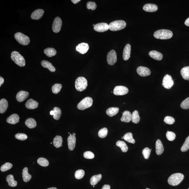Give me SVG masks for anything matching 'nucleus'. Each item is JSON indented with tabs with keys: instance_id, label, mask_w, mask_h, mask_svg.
I'll return each mask as SVG.
<instances>
[{
	"instance_id": "obj_1",
	"label": "nucleus",
	"mask_w": 189,
	"mask_h": 189,
	"mask_svg": "<svg viewBox=\"0 0 189 189\" xmlns=\"http://www.w3.org/2000/svg\"><path fill=\"white\" fill-rule=\"evenodd\" d=\"M173 35L172 31L169 30L162 29L155 31L153 36L157 39L165 40L171 38Z\"/></svg>"
},
{
	"instance_id": "obj_2",
	"label": "nucleus",
	"mask_w": 189,
	"mask_h": 189,
	"mask_svg": "<svg viewBox=\"0 0 189 189\" xmlns=\"http://www.w3.org/2000/svg\"><path fill=\"white\" fill-rule=\"evenodd\" d=\"M184 177L183 174L181 173H176L169 176L168 179V183L172 186H176L181 183Z\"/></svg>"
},
{
	"instance_id": "obj_3",
	"label": "nucleus",
	"mask_w": 189,
	"mask_h": 189,
	"mask_svg": "<svg viewBox=\"0 0 189 189\" xmlns=\"http://www.w3.org/2000/svg\"><path fill=\"white\" fill-rule=\"evenodd\" d=\"M109 26V30H110L118 31L124 29L126 26V23L123 20H116L111 22Z\"/></svg>"
},
{
	"instance_id": "obj_4",
	"label": "nucleus",
	"mask_w": 189,
	"mask_h": 189,
	"mask_svg": "<svg viewBox=\"0 0 189 189\" xmlns=\"http://www.w3.org/2000/svg\"><path fill=\"white\" fill-rule=\"evenodd\" d=\"M11 58L15 64L20 67H24L26 65L25 60L24 58L17 51H13L12 53Z\"/></svg>"
},
{
	"instance_id": "obj_5",
	"label": "nucleus",
	"mask_w": 189,
	"mask_h": 189,
	"mask_svg": "<svg viewBox=\"0 0 189 189\" xmlns=\"http://www.w3.org/2000/svg\"><path fill=\"white\" fill-rule=\"evenodd\" d=\"M88 86V82L86 79L83 77H79L76 79L75 86L78 91H82L86 89Z\"/></svg>"
},
{
	"instance_id": "obj_6",
	"label": "nucleus",
	"mask_w": 189,
	"mask_h": 189,
	"mask_svg": "<svg viewBox=\"0 0 189 189\" xmlns=\"http://www.w3.org/2000/svg\"><path fill=\"white\" fill-rule=\"evenodd\" d=\"M93 100L91 97H87L83 99L77 105V108L80 110L85 109L91 107L93 105Z\"/></svg>"
},
{
	"instance_id": "obj_7",
	"label": "nucleus",
	"mask_w": 189,
	"mask_h": 189,
	"mask_svg": "<svg viewBox=\"0 0 189 189\" xmlns=\"http://www.w3.org/2000/svg\"><path fill=\"white\" fill-rule=\"evenodd\" d=\"M15 38L19 44L22 45H27L30 42L29 37L21 32L16 33Z\"/></svg>"
},
{
	"instance_id": "obj_8",
	"label": "nucleus",
	"mask_w": 189,
	"mask_h": 189,
	"mask_svg": "<svg viewBox=\"0 0 189 189\" xmlns=\"http://www.w3.org/2000/svg\"><path fill=\"white\" fill-rule=\"evenodd\" d=\"M174 83L172 77L168 74L164 77L162 80V85L166 89H169L174 86Z\"/></svg>"
},
{
	"instance_id": "obj_9",
	"label": "nucleus",
	"mask_w": 189,
	"mask_h": 189,
	"mask_svg": "<svg viewBox=\"0 0 189 189\" xmlns=\"http://www.w3.org/2000/svg\"><path fill=\"white\" fill-rule=\"evenodd\" d=\"M117 61V54L114 50H111L107 53V63L111 66H112Z\"/></svg>"
},
{
	"instance_id": "obj_10",
	"label": "nucleus",
	"mask_w": 189,
	"mask_h": 189,
	"mask_svg": "<svg viewBox=\"0 0 189 189\" xmlns=\"http://www.w3.org/2000/svg\"><path fill=\"white\" fill-rule=\"evenodd\" d=\"M62 25V21L59 17L55 18L52 25V30L54 33H58L61 30Z\"/></svg>"
},
{
	"instance_id": "obj_11",
	"label": "nucleus",
	"mask_w": 189,
	"mask_h": 189,
	"mask_svg": "<svg viewBox=\"0 0 189 189\" xmlns=\"http://www.w3.org/2000/svg\"><path fill=\"white\" fill-rule=\"evenodd\" d=\"M129 92L128 88L123 86H117L114 89V94L116 95H124Z\"/></svg>"
},
{
	"instance_id": "obj_12",
	"label": "nucleus",
	"mask_w": 189,
	"mask_h": 189,
	"mask_svg": "<svg viewBox=\"0 0 189 189\" xmlns=\"http://www.w3.org/2000/svg\"><path fill=\"white\" fill-rule=\"evenodd\" d=\"M93 29L98 32H103L109 30V26L106 23H100L95 25L93 27Z\"/></svg>"
},
{
	"instance_id": "obj_13",
	"label": "nucleus",
	"mask_w": 189,
	"mask_h": 189,
	"mask_svg": "<svg viewBox=\"0 0 189 189\" xmlns=\"http://www.w3.org/2000/svg\"><path fill=\"white\" fill-rule=\"evenodd\" d=\"M89 49V45L88 44L84 42L79 44L76 47V51L82 54L86 53Z\"/></svg>"
},
{
	"instance_id": "obj_14",
	"label": "nucleus",
	"mask_w": 189,
	"mask_h": 189,
	"mask_svg": "<svg viewBox=\"0 0 189 189\" xmlns=\"http://www.w3.org/2000/svg\"><path fill=\"white\" fill-rule=\"evenodd\" d=\"M137 72L139 75L142 77H147L150 75L151 72L149 68L143 66L138 67Z\"/></svg>"
},
{
	"instance_id": "obj_15",
	"label": "nucleus",
	"mask_w": 189,
	"mask_h": 189,
	"mask_svg": "<svg viewBox=\"0 0 189 189\" xmlns=\"http://www.w3.org/2000/svg\"><path fill=\"white\" fill-rule=\"evenodd\" d=\"M29 95V93L27 91H20L17 93L16 99L19 102H22L28 98Z\"/></svg>"
},
{
	"instance_id": "obj_16",
	"label": "nucleus",
	"mask_w": 189,
	"mask_h": 189,
	"mask_svg": "<svg viewBox=\"0 0 189 189\" xmlns=\"http://www.w3.org/2000/svg\"><path fill=\"white\" fill-rule=\"evenodd\" d=\"M68 144L69 149L70 151L73 150L75 146L76 138L75 136L70 134L68 138Z\"/></svg>"
},
{
	"instance_id": "obj_17",
	"label": "nucleus",
	"mask_w": 189,
	"mask_h": 189,
	"mask_svg": "<svg viewBox=\"0 0 189 189\" xmlns=\"http://www.w3.org/2000/svg\"><path fill=\"white\" fill-rule=\"evenodd\" d=\"M131 51V47L129 44H127L125 46L124 49L123 58L125 61L128 60L130 57Z\"/></svg>"
},
{
	"instance_id": "obj_18",
	"label": "nucleus",
	"mask_w": 189,
	"mask_h": 189,
	"mask_svg": "<svg viewBox=\"0 0 189 189\" xmlns=\"http://www.w3.org/2000/svg\"><path fill=\"white\" fill-rule=\"evenodd\" d=\"M44 13V10L42 9H39L36 10L32 13L31 18L33 20H38L41 18Z\"/></svg>"
},
{
	"instance_id": "obj_19",
	"label": "nucleus",
	"mask_w": 189,
	"mask_h": 189,
	"mask_svg": "<svg viewBox=\"0 0 189 189\" xmlns=\"http://www.w3.org/2000/svg\"><path fill=\"white\" fill-rule=\"evenodd\" d=\"M143 9L146 12H155L158 10V6L157 5L152 4H147L144 5Z\"/></svg>"
},
{
	"instance_id": "obj_20",
	"label": "nucleus",
	"mask_w": 189,
	"mask_h": 189,
	"mask_svg": "<svg viewBox=\"0 0 189 189\" xmlns=\"http://www.w3.org/2000/svg\"><path fill=\"white\" fill-rule=\"evenodd\" d=\"M39 103L35 101L32 99H30L27 100L25 103V106L27 108L30 109H36L38 106Z\"/></svg>"
},
{
	"instance_id": "obj_21",
	"label": "nucleus",
	"mask_w": 189,
	"mask_h": 189,
	"mask_svg": "<svg viewBox=\"0 0 189 189\" xmlns=\"http://www.w3.org/2000/svg\"><path fill=\"white\" fill-rule=\"evenodd\" d=\"M132 115L129 111H125L123 113V115L121 118L122 122L129 123L132 120Z\"/></svg>"
},
{
	"instance_id": "obj_22",
	"label": "nucleus",
	"mask_w": 189,
	"mask_h": 189,
	"mask_svg": "<svg viewBox=\"0 0 189 189\" xmlns=\"http://www.w3.org/2000/svg\"><path fill=\"white\" fill-rule=\"evenodd\" d=\"M19 117L17 114L12 115L7 118L6 121L10 124H15L19 122Z\"/></svg>"
},
{
	"instance_id": "obj_23",
	"label": "nucleus",
	"mask_w": 189,
	"mask_h": 189,
	"mask_svg": "<svg viewBox=\"0 0 189 189\" xmlns=\"http://www.w3.org/2000/svg\"><path fill=\"white\" fill-rule=\"evenodd\" d=\"M155 149H156V153L157 155H160L163 153L164 151V148L162 143L159 139H158L156 141L155 144Z\"/></svg>"
},
{
	"instance_id": "obj_24",
	"label": "nucleus",
	"mask_w": 189,
	"mask_h": 189,
	"mask_svg": "<svg viewBox=\"0 0 189 189\" xmlns=\"http://www.w3.org/2000/svg\"><path fill=\"white\" fill-rule=\"evenodd\" d=\"M149 55L153 59L157 60H161L163 56L161 53L155 51H152L149 53Z\"/></svg>"
},
{
	"instance_id": "obj_25",
	"label": "nucleus",
	"mask_w": 189,
	"mask_h": 189,
	"mask_svg": "<svg viewBox=\"0 0 189 189\" xmlns=\"http://www.w3.org/2000/svg\"><path fill=\"white\" fill-rule=\"evenodd\" d=\"M8 107V101L5 99H2L0 100V113L3 114L6 112Z\"/></svg>"
},
{
	"instance_id": "obj_26",
	"label": "nucleus",
	"mask_w": 189,
	"mask_h": 189,
	"mask_svg": "<svg viewBox=\"0 0 189 189\" xmlns=\"http://www.w3.org/2000/svg\"><path fill=\"white\" fill-rule=\"evenodd\" d=\"M41 65L44 68H47L51 72H54L56 71V68L53 66L52 63L46 60L41 61Z\"/></svg>"
},
{
	"instance_id": "obj_27",
	"label": "nucleus",
	"mask_w": 189,
	"mask_h": 189,
	"mask_svg": "<svg viewBox=\"0 0 189 189\" xmlns=\"http://www.w3.org/2000/svg\"><path fill=\"white\" fill-rule=\"evenodd\" d=\"M63 142V139L62 137L60 136H56L54 138L53 141V144L54 145L56 148H59L63 146L62 143Z\"/></svg>"
},
{
	"instance_id": "obj_28",
	"label": "nucleus",
	"mask_w": 189,
	"mask_h": 189,
	"mask_svg": "<svg viewBox=\"0 0 189 189\" xmlns=\"http://www.w3.org/2000/svg\"><path fill=\"white\" fill-rule=\"evenodd\" d=\"M22 177L25 182H27L31 180L32 176L28 173V169L27 167H25L23 169Z\"/></svg>"
},
{
	"instance_id": "obj_29",
	"label": "nucleus",
	"mask_w": 189,
	"mask_h": 189,
	"mask_svg": "<svg viewBox=\"0 0 189 189\" xmlns=\"http://www.w3.org/2000/svg\"><path fill=\"white\" fill-rule=\"evenodd\" d=\"M25 124L26 126L30 129L34 128L37 126L36 122L33 118H29L26 119Z\"/></svg>"
},
{
	"instance_id": "obj_30",
	"label": "nucleus",
	"mask_w": 189,
	"mask_h": 189,
	"mask_svg": "<svg viewBox=\"0 0 189 189\" xmlns=\"http://www.w3.org/2000/svg\"><path fill=\"white\" fill-rule=\"evenodd\" d=\"M6 180L9 186L10 187H15L17 186V182L14 180V176L12 175H9L7 176Z\"/></svg>"
},
{
	"instance_id": "obj_31",
	"label": "nucleus",
	"mask_w": 189,
	"mask_h": 189,
	"mask_svg": "<svg viewBox=\"0 0 189 189\" xmlns=\"http://www.w3.org/2000/svg\"><path fill=\"white\" fill-rule=\"evenodd\" d=\"M119 109L118 107H111L107 109L106 113L109 116H114L119 112Z\"/></svg>"
},
{
	"instance_id": "obj_32",
	"label": "nucleus",
	"mask_w": 189,
	"mask_h": 189,
	"mask_svg": "<svg viewBox=\"0 0 189 189\" xmlns=\"http://www.w3.org/2000/svg\"><path fill=\"white\" fill-rule=\"evenodd\" d=\"M44 53L48 57H52L55 56L57 52L56 49L53 48H48L44 50Z\"/></svg>"
},
{
	"instance_id": "obj_33",
	"label": "nucleus",
	"mask_w": 189,
	"mask_h": 189,
	"mask_svg": "<svg viewBox=\"0 0 189 189\" xmlns=\"http://www.w3.org/2000/svg\"><path fill=\"white\" fill-rule=\"evenodd\" d=\"M181 75L185 80L189 79V66L185 67L181 70Z\"/></svg>"
},
{
	"instance_id": "obj_34",
	"label": "nucleus",
	"mask_w": 189,
	"mask_h": 189,
	"mask_svg": "<svg viewBox=\"0 0 189 189\" xmlns=\"http://www.w3.org/2000/svg\"><path fill=\"white\" fill-rule=\"evenodd\" d=\"M102 176L101 174L93 176L90 180V183L91 185L95 186L102 179Z\"/></svg>"
},
{
	"instance_id": "obj_35",
	"label": "nucleus",
	"mask_w": 189,
	"mask_h": 189,
	"mask_svg": "<svg viewBox=\"0 0 189 189\" xmlns=\"http://www.w3.org/2000/svg\"><path fill=\"white\" fill-rule=\"evenodd\" d=\"M116 145L121 148L122 151L126 152L128 150V148L126 144L123 141H118L116 142Z\"/></svg>"
},
{
	"instance_id": "obj_36",
	"label": "nucleus",
	"mask_w": 189,
	"mask_h": 189,
	"mask_svg": "<svg viewBox=\"0 0 189 189\" xmlns=\"http://www.w3.org/2000/svg\"><path fill=\"white\" fill-rule=\"evenodd\" d=\"M124 139L125 141L131 143L135 144V141L133 138L132 134L131 132H128L125 134L123 136Z\"/></svg>"
},
{
	"instance_id": "obj_37",
	"label": "nucleus",
	"mask_w": 189,
	"mask_h": 189,
	"mask_svg": "<svg viewBox=\"0 0 189 189\" xmlns=\"http://www.w3.org/2000/svg\"><path fill=\"white\" fill-rule=\"evenodd\" d=\"M132 122L137 124L140 121V118L139 116V113L137 110H135L132 114Z\"/></svg>"
},
{
	"instance_id": "obj_38",
	"label": "nucleus",
	"mask_w": 189,
	"mask_h": 189,
	"mask_svg": "<svg viewBox=\"0 0 189 189\" xmlns=\"http://www.w3.org/2000/svg\"><path fill=\"white\" fill-rule=\"evenodd\" d=\"M54 114L53 117L55 119L58 120L62 114L61 109L59 107H54L53 109Z\"/></svg>"
},
{
	"instance_id": "obj_39",
	"label": "nucleus",
	"mask_w": 189,
	"mask_h": 189,
	"mask_svg": "<svg viewBox=\"0 0 189 189\" xmlns=\"http://www.w3.org/2000/svg\"><path fill=\"white\" fill-rule=\"evenodd\" d=\"M62 88V85L61 84H55L52 87V92L55 94H57L60 91Z\"/></svg>"
},
{
	"instance_id": "obj_40",
	"label": "nucleus",
	"mask_w": 189,
	"mask_h": 189,
	"mask_svg": "<svg viewBox=\"0 0 189 189\" xmlns=\"http://www.w3.org/2000/svg\"><path fill=\"white\" fill-rule=\"evenodd\" d=\"M39 165L44 167H46L49 165V162L46 159L44 158H39L37 160Z\"/></svg>"
},
{
	"instance_id": "obj_41",
	"label": "nucleus",
	"mask_w": 189,
	"mask_h": 189,
	"mask_svg": "<svg viewBox=\"0 0 189 189\" xmlns=\"http://www.w3.org/2000/svg\"><path fill=\"white\" fill-rule=\"evenodd\" d=\"M107 128H104L100 129L98 132V136L100 138H104L107 136Z\"/></svg>"
},
{
	"instance_id": "obj_42",
	"label": "nucleus",
	"mask_w": 189,
	"mask_h": 189,
	"mask_svg": "<svg viewBox=\"0 0 189 189\" xmlns=\"http://www.w3.org/2000/svg\"><path fill=\"white\" fill-rule=\"evenodd\" d=\"M189 149V136L187 138L181 149V151L184 152Z\"/></svg>"
},
{
	"instance_id": "obj_43",
	"label": "nucleus",
	"mask_w": 189,
	"mask_h": 189,
	"mask_svg": "<svg viewBox=\"0 0 189 189\" xmlns=\"http://www.w3.org/2000/svg\"><path fill=\"white\" fill-rule=\"evenodd\" d=\"M85 174V172L82 169H79L76 171L75 173V176L76 179H80L84 177Z\"/></svg>"
},
{
	"instance_id": "obj_44",
	"label": "nucleus",
	"mask_w": 189,
	"mask_h": 189,
	"mask_svg": "<svg viewBox=\"0 0 189 189\" xmlns=\"http://www.w3.org/2000/svg\"><path fill=\"white\" fill-rule=\"evenodd\" d=\"M13 167L12 164L9 162H6L1 166V170L2 172H5L10 169Z\"/></svg>"
},
{
	"instance_id": "obj_45",
	"label": "nucleus",
	"mask_w": 189,
	"mask_h": 189,
	"mask_svg": "<svg viewBox=\"0 0 189 189\" xmlns=\"http://www.w3.org/2000/svg\"><path fill=\"white\" fill-rule=\"evenodd\" d=\"M152 149L148 148H146L143 150L142 153L145 159H147L149 158Z\"/></svg>"
},
{
	"instance_id": "obj_46",
	"label": "nucleus",
	"mask_w": 189,
	"mask_h": 189,
	"mask_svg": "<svg viewBox=\"0 0 189 189\" xmlns=\"http://www.w3.org/2000/svg\"><path fill=\"white\" fill-rule=\"evenodd\" d=\"M181 107L182 108L184 109H189V97L181 102Z\"/></svg>"
},
{
	"instance_id": "obj_47",
	"label": "nucleus",
	"mask_w": 189,
	"mask_h": 189,
	"mask_svg": "<svg viewBox=\"0 0 189 189\" xmlns=\"http://www.w3.org/2000/svg\"><path fill=\"white\" fill-rule=\"evenodd\" d=\"M166 136L168 140L169 141H173L175 139L176 135L174 132L168 131L166 133Z\"/></svg>"
},
{
	"instance_id": "obj_48",
	"label": "nucleus",
	"mask_w": 189,
	"mask_h": 189,
	"mask_svg": "<svg viewBox=\"0 0 189 189\" xmlns=\"http://www.w3.org/2000/svg\"><path fill=\"white\" fill-rule=\"evenodd\" d=\"M15 138L20 141H25L27 138V136L23 133H18L15 136Z\"/></svg>"
},
{
	"instance_id": "obj_49",
	"label": "nucleus",
	"mask_w": 189,
	"mask_h": 189,
	"mask_svg": "<svg viewBox=\"0 0 189 189\" xmlns=\"http://www.w3.org/2000/svg\"><path fill=\"white\" fill-rule=\"evenodd\" d=\"M86 7L88 9L94 10L97 8V5L94 2L89 1L86 4Z\"/></svg>"
},
{
	"instance_id": "obj_50",
	"label": "nucleus",
	"mask_w": 189,
	"mask_h": 189,
	"mask_svg": "<svg viewBox=\"0 0 189 189\" xmlns=\"http://www.w3.org/2000/svg\"><path fill=\"white\" fill-rule=\"evenodd\" d=\"M164 121L167 124L171 125L174 123L175 119L172 117L167 116L164 118Z\"/></svg>"
},
{
	"instance_id": "obj_51",
	"label": "nucleus",
	"mask_w": 189,
	"mask_h": 189,
	"mask_svg": "<svg viewBox=\"0 0 189 189\" xmlns=\"http://www.w3.org/2000/svg\"><path fill=\"white\" fill-rule=\"evenodd\" d=\"M84 156L85 158L88 159H92L94 158V154L91 152L88 151L85 152Z\"/></svg>"
},
{
	"instance_id": "obj_52",
	"label": "nucleus",
	"mask_w": 189,
	"mask_h": 189,
	"mask_svg": "<svg viewBox=\"0 0 189 189\" xmlns=\"http://www.w3.org/2000/svg\"><path fill=\"white\" fill-rule=\"evenodd\" d=\"M110 186L108 185H105L102 187V189H110Z\"/></svg>"
},
{
	"instance_id": "obj_53",
	"label": "nucleus",
	"mask_w": 189,
	"mask_h": 189,
	"mask_svg": "<svg viewBox=\"0 0 189 189\" xmlns=\"http://www.w3.org/2000/svg\"><path fill=\"white\" fill-rule=\"evenodd\" d=\"M4 80L3 78L1 77H0V86L3 84L4 82Z\"/></svg>"
},
{
	"instance_id": "obj_54",
	"label": "nucleus",
	"mask_w": 189,
	"mask_h": 189,
	"mask_svg": "<svg viewBox=\"0 0 189 189\" xmlns=\"http://www.w3.org/2000/svg\"><path fill=\"white\" fill-rule=\"evenodd\" d=\"M185 24L186 26H189V17L185 21Z\"/></svg>"
},
{
	"instance_id": "obj_55",
	"label": "nucleus",
	"mask_w": 189,
	"mask_h": 189,
	"mask_svg": "<svg viewBox=\"0 0 189 189\" xmlns=\"http://www.w3.org/2000/svg\"><path fill=\"white\" fill-rule=\"evenodd\" d=\"M80 1V0H72L71 1L74 4H77V3H79Z\"/></svg>"
},
{
	"instance_id": "obj_56",
	"label": "nucleus",
	"mask_w": 189,
	"mask_h": 189,
	"mask_svg": "<svg viewBox=\"0 0 189 189\" xmlns=\"http://www.w3.org/2000/svg\"><path fill=\"white\" fill-rule=\"evenodd\" d=\"M50 115H53H53L54 114V112L53 110H52L51 111V112H50Z\"/></svg>"
},
{
	"instance_id": "obj_57",
	"label": "nucleus",
	"mask_w": 189,
	"mask_h": 189,
	"mask_svg": "<svg viewBox=\"0 0 189 189\" xmlns=\"http://www.w3.org/2000/svg\"><path fill=\"white\" fill-rule=\"evenodd\" d=\"M47 189H58L56 188H47Z\"/></svg>"
},
{
	"instance_id": "obj_58",
	"label": "nucleus",
	"mask_w": 189,
	"mask_h": 189,
	"mask_svg": "<svg viewBox=\"0 0 189 189\" xmlns=\"http://www.w3.org/2000/svg\"><path fill=\"white\" fill-rule=\"evenodd\" d=\"M72 135H74V136H75L76 134H75V133H73V134H72Z\"/></svg>"
},
{
	"instance_id": "obj_59",
	"label": "nucleus",
	"mask_w": 189,
	"mask_h": 189,
	"mask_svg": "<svg viewBox=\"0 0 189 189\" xmlns=\"http://www.w3.org/2000/svg\"><path fill=\"white\" fill-rule=\"evenodd\" d=\"M121 138H122V139H124L123 137H122Z\"/></svg>"
},
{
	"instance_id": "obj_60",
	"label": "nucleus",
	"mask_w": 189,
	"mask_h": 189,
	"mask_svg": "<svg viewBox=\"0 0 189 189\" xmlns=\"http://www.w3.org/2000/svg\"><path fill=\"white\" fill-rule=\"evenodd\" d=\"M146 189H149V188H146Z\"/></svg>"
},
{
	"instance_id": "obj_61",
	"label": "nucleus",
	"mask_w": 189,
	"mask_h": 189,
	"mask_svg": "<svg viewBox=\"0 0 189 189\" xmlns=\"http://www.w3.org/2000/svg\"><path fill=\"white\" fill-rule=\"evenodd\" d=\"M93 186V188H94L95 186Z\"/></svg>"
},
{
	"instance_id": "obj_62",
	"label": "nucleus",
	"mask_w": 189,
	"mask_h": 189,
	"mask_svg": "<svg viewBox=\"0 0 189 189\" xmlns=\"http://www.w3.org/2000/svg\"><path fill=\"white\" fill-rule=\"evenodd\" d=\"M188 81H189V79H188Z\"/></svg>"
},
{
	"instance_id": "obj_63",
	"label": "nucleus",
	"mask_w": 189,
	"mask_h": 189,
	"mask_svg": "<svg viewBox=\"0 0 189 189\" xmlns=\"http://www.w3.org/2000/svg\"><path fill=\"white\" fill-rule=\"evenodd\" d=\"M188 189H189V188H188Z\"/></svg>"
}]
</instances>
